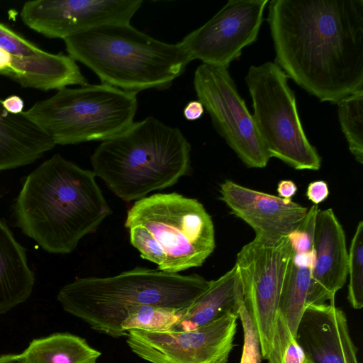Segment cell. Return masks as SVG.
Masks as SVG:
<instances>
[{
	"instance_id": "1",
	"label": "cell",
	"mask_w": 363,
	"mask_h": 363,
	"mask_svg": "<svg viewBox=\"0 0 363 363\" xmlns=\"http://www.w3.org/2000/svg\"><path fill=\"white\" fill-rule=\"evenodd\" d=\"M275 63L320 101L363 91V0H272Z\"/></svg>"
},
{
	"instance_id": "2",
	"label": "cell",
	"mask_w": 363,
	"mask_h": 363,
	"mask_svg": "<svg viewBox=\"0 0 363 363\" xmlns=\"http://www.w3.org/2000/svg\"><path fill=\"white\" fill-rule=\"evenodd\" d=\"M15 213L18 227L43 250L67 254L112 211L94 172L56 154L26 177Z\"/></svg>"
},
{
	"instance_id": "3",
	"label": "cell",
	"mask_w": 363,
	"mask_h": 363,
	"mask_svg": "<svg viewBox=\"0 0 363 363\" xmlns=\"http://www.w3.org/2000/svg\"><path fill=\"white\" fill-rule=\"evenodd\" d=\"M210 281L196 274L182 275L136 267L108 277H85L64 286L57 299L65 311L92 330L113 337L121 330L125 311L148 305L182 311L206 290Z\"/></svg>"
},
{
	"instance_id": "4",
	"label": "cell",
	"mask_w": 363,
	"mask_h": 363,
	"mask_svg": "<svg viewBox=\"0 0 363 363\" xmlns=\"http://www.w3.org/2000/svg\"><path fill=\"white\" fill-rule=\"evenodd\" d=\"M191 145L182 131L149 116L102 141L91 157L96 177L125 201L174 185L190 169Z\"/></svg>"
},
{
	"instance_id": "5",
	"label": "cell",
	"mask_w": 363,
	"mask_h": 363,
	"mask_svg": "<svg viewBox=\"0 0 363 363\" xmlns=\"http://www.w3.org/2000/svg\"><path fill=\"white\" fill-rule=\"evenodd\" d=\"M66 50L101 84L135 92L169 88L191 62L177 43H167L130 23L107 24L64 39Z\"/></svg>"
},
{
	"instance_id": "6",
	"label": "cell",
	"mask_w": 363,
	"mask_h": 363,
	"mask_svg": "<svg viewBox=\"0 0 363 363\" xmlns=\"http://www.w3.org/2000/svg\"><path fill=\"white\" fill-rule=\"evenodd\" d=\"M137 109V93L100 84L61 89L24 112L55 145H72L119 134Z\"/></svg>"
},
{
	"instance_id": "7",
	"label": "cell",
	"mask_w": 363,
	"mask_h": 363,
	"mask_svg": "<svg viewBox=\"0 0 363 363\" xmlns=\"http://www.w3.org/2000/svg\"><path fill=\"white\" fill-rule=\"evenodd\" d=\"M143 227L159 255L157 269L179 273L201 266L216 247L214 226L203 206L176 192L136 201L125 227Z\"/></svg>"
},
{
	"instance_id": "8",
	"label": "cell",
	"mask_w": 363,
	"mask_h": 363,
	"mask_svg": "<svg viewBox=\"0 0 363 363\" xmlns=\"http://www.w3.org/2000/svg\"><path fill=\"white\" fill-rule=\"evenodd\" d=\"M288 76L275 62L250 67L245 78L255 127L271 157L298 170H318L321 158L309 142Z\"/></svg>"
},
{
	"instance_id": "9",
	"label": "cell",
	"mask_w": 363,
	"mask_h": 363,
	"mask_svg": "<svg viewBox=\"0 0 363 363\" xmlns=\"http://www.w3.org/2000/svg\"><path fill=\"white\" fill-rule=\"evenodd\" d=\"M293 252L287 235H255L241 248L234 265L264 359L273 349L281 289Z\"/></svg>"
},
{
	"instance_id": "10",
	"label": "cell",
	"mask_w": 363,
	"mask_h": 363,
	"mask_svg": "<svg viewBox=\"0 0 363 363\" xmlns=\"http://www.w3.org/2000/svg\"><path fill=\"white\" fill-rule=\"evenodd\" d=\"M194 86L216 131L240 160L250 168L265 167L271 157L228 68L201 64Z\"/></svg>"
},
{
	"instance_id": "11",
	"label": "cell",
	"mask_w": 363,
	"mask_h": 363,
	"mask_svg": "<svg viewBox=\"0 0 363 363\" xmlns=\"http://www.w3.org/2000/svg\"><path fill=\"white\" fill-rule=\"evenodd\" d=\"M238 315L227 313L188 331L130 330L127 344L150 363H228L233 349Z\"/></svg>"
},
{
	"instance_id": "12",
	"label": "cell",
	"mask_w": 363,
	"mask_h": 363,
	"mask_svg": "<svg viewBox=\"0 0 363 363\" xmlns=\"http://www.w3.org/2000/svg\"><path fill=\"white\" fill-rule=\"evenodd\" d=\"M268 0H230L178 43L190 60L228 68L257 39Z\"/></svg>"
},
{
	"instance_id": "13",
	"label": "cell",
	"mask_w": 363,
	"mask_h": 363,
	"mask_svg": "<svg viewBox=\"0 0 363 363\" xmlns=\"http://www.w3.org/2000/svg\"><path fill=\"white\" fill-rule=\"evenodd\" d=\"M142 0H37L24 4L23 23L50 38H62L97 26L130 23Z\"/></svg>"
},
{
	"instance_id": "14",
	"label": "cell",
	"mask_w": 363,
	"mask_h": 363,
	"mask_svg": "<svg viewBox=\"0 0 363 363\" xmlns=\"http://www.w3.org/2000/svg\"><path fill=\"white\" fill-rule=\"evenodd\" d=\"M220 199L231 213L244 220L255 235L279 237L296 229L308 208L291 199L253 190L231 180L220 186Z\"/></svg>"
},
{
	"instance_id": "15",
	"label": "cell",
	"mask_w": 363,
	"mask_h": 363,
	"mask_svg": "<svg viewBox=\"0 0 363 363\" xmlns=\"http://www.w3.org/2000/svg\"><path fill=\"white\" fill-rule=\"evenodd\" d=\"M296 340L313 363H359L347 317L335 304H308Z\"/></svg>"
},
{
	"instance_id": "16",
	"label": "cell",
	"mask_w": 363,
	"mask_h": 363,
	"mask_svg": "<svg viewBox=\"0 0 363 363\" xmlns=\"http://www.w3.org/2000/svg\"><path fill=\"white\" fill-rule=\"evenodd\" d=\"M313 248L315 264L306 305L323 304L327 301L335 304V294L348 276V252L344 230L331 208L318 212Z\"/></svg>"
},
{
	"instance_id": "17",
	"label": "cell",
	"mask_w": 363,
	"mask_h": 363,
	"mask_svg": "<svg viewBox=\"0 0 363 363\" xmlns=\"http://www.w3.org/2000/svg\"><path fill=\"white\" fill-rule=\"evenodd\" d=\"M3 75L23 87L43 91L65 88L69 85L85 86L87 79L69 55L41 52L26 57L13 56Z\"/></svg>"
},
{
	"instance_id": "18",
	"label": "cell",
	"mask_w": 363,
	"mask_h": 363,
	"mask_svg": "<svg viewBox=\"0 0 363 363\" xmlns=\"http://www.w3.org/2000/svg\"><path fill=\"white\" fill-rule=\"evenodd\" d=\"M55 145L25 112L8 113L0 99V170L30 164Z\"/></svg>"
},
{
	"instance_id": "19",
	"label": "cell",
	"mask_w": 363,
	"mask_h": 363,
	"mask_svg": "<svg viewBox=\"0 0 363 363\" xmlns=\"http://www.w3.org/2000/svg\"><path fill=\"white\" fill-rule=\"evenodd\" d=\"M241 283L235 267L216 280L189 308L182 311L172 330L188 331L211 323L227 313L238 315L243 303Z\"/></svg>"
},
{
	"instance_id": "20",
	"label": "cell",
	"mask_w": 363,
	"mask_h": 363,
	"mask_svg": "<svg viewBox=\"0 0 363 363\" xmlns=\"http://www.w3.org/2000/svg\"><path fill=\"white\" fill-rule=\"evenodd\" d=\"M35 284L26 250L0 221V314L25 302Z\"/></svg>"
},
{
	"instance_id": "21",
	"label": "cell",
	"mask_w": 363,
	"mask_h": 363,
	"mask_svg": "<svg viewBox=\"0 0 363 363\" xmlns=\"http://www.w3.org/2000/svg\"><path fill=\"white\" fill-rule=\"evenodd\" d=\"M101 354L85 339L68 333L33 339L21 353L26 363H88Z\"/></svg>"
},
{
	"instance_id": "22",
	"label": "cell",
	"mask_w": 363,
	"mask_h": 363,
	"mask_svg": "<svg viewBox=\"0 0 363 363\" xmlns=\"http://www.w3.org/2000/svg\"><path fill=\"white\" fill-rule=\"evenodd\" d=\"M313 267L293 252L281 289L279 313L287 322L296 338L301 316L306 305Z\"/></svg>"
},
{
	"instance_id": "23",
	"label": "cell",
	"mask_w": 363,
	"mask_h": 363,
	"mask_svg": "<svg viewBox=\"0 0 363 363\" xmlns=\"http://www.w3.org/2000/svg\"><path fill=\"white\" fill-rule=\"evenodd\" d=\"M341 130L350 151L359 163H363V91L350 94L337 104Z\"/></svg>"
},
{
	"instance_id": "24",
	"label": "cell",
	"mask_w": 363,
	"mask_h": 363,
	"mask_svg": "<svg viewBox=\"0 0 363 363\" xmlns=\"http://www.w3.org/2000/svg\"><path fill=\"white\" fill-rule=\"evenodd\" d=\"M182 316V311L148 305L129 308L124 314L121 330L126 334L130 330L163 331L172 329Z\"/></svg>"
},
{
	"instance_id": "25",
	"label": "cell",
	"mask_w": 363,
	"mask_h": 363,
	"mask_svg": "<svg viewBox=\"0 0 363 363\" xmlns=\"http://www.w3.org/2000/svg\"><path fill=\"white\" fill-rule=\"evenodd\" d=\"M347 299L354 309L363 306V222L359 221L348 252Z\"/></svg>"
},
{
	"instance_id": "26",
	"label": "cell",
	"mask_w": 363,
	"mask_h": 363,
	"mask_svg": "<svg viewBox=\"0 0 363 363\" xmlns=\"http://www.w3.org/2000/svg\"><path fill=\"white\" fill-rule=\"evenodd\" d=\"M238 318L243 330V347L240 363H262V355L258 331L245 303L240 306Z\"/></svg>"
},
{
	"instance_id": "27",
	"label": "cell",
	"mask_w": 363,
	"mask_h": 363,
	"mask_svg": "<svg viewBox=\"0 0 363 363\" xmlns=\"http://www.w3.org/2000/svg\"><path fill=\"white\" fill-rule=\"evenodd\" d=\"M318 205L311 206L298 227L287 236L295 253L308 254L314 252L313 240Z\"/></svg>"
},
{
	"instance_id": "28",
	"label": "cell",
	"mask_w": 363,
	"mask_h": 363,
	"mask_svg": "<svg viewBox=\"0 0 363 363\" xmlns=\"http://www.w3.org/2000/svg\"><path fill=\"white\" fill-rule=\"evenodd\" d=\"M0 48L16 57L31 56L43 50L0 23Z\"/></svg>"
},
{
	"instance_id": "29",
	"label": "cell",
	"mask_w": 363,
	"mask_h": 363,
	"mask_svg": "<svg viewBox=\"0 0 363 363\" xmlns=\"http://www.w3.org/2000/svg\"><path fill=\"white\" fill-rule=\"evenodd\" d=\"M281 363H313L291 335L284 349Z\"/></svg>"
},
{
	"instance_id": "30",
	"label": "cell",
	"mask_w": 363,
	"mask_h": 363,
	"mask_svg": "<svg viewBox=\"0 0 363 363\" xmlns=\"http://www.w3.org/2000/svg\"><path fill=\"white\" fill-rule=\"evenodd\" d=\"M329 193L327 183L325 181L318 180L308 184L306 196L314 205H318L328 197Z\"/></svg>"
},
{
	"instance_id": "31",
	"label": "cell",
	"mask_w": 363,
	"mask_h": 363,
	"mask_svg": "<svg viewBox=\"0 0 363 363\" xmlns=\"http://www.w3.org/2000/svg\"><path fill=\"white\" fill-rule=\"evenodd\" d=\"M184 118L188 121L201 118L204 113V107L199 100L189 101L183 111Z\"/></svg>"
},
{
	"instance_id": "32",
	"label": "cell",
	"mask_w": 363,
	"mask_h": 363,
	"mask_svg": "<svg viewBox=\"0 0 363 363\" xmlns=\"http://www.w3.org/2000/svg\"><path fill=\"white\" fill-rule=\"evenodd\" d=\"M2 105L6 111L11 114L17 115L23 112L24 103L18 96H9L2 100Z\"/></svg>"
},
{
	"instance_id": "33",
	"label": "cell",
	"mask_w": 363,
	"mask_h": 363,
	"mask_svg": "<svg viewBox=\"0 0 363 363\" xmlns=\"http://www.w3.org/2000/svg\"><path fill=\"white\" fill-rule=\"evenodd\" d=\"M279 197L285 199H291L296 194L297 186L291 180H281L277 185V189Z\"/></svg>"
},
{
	"instance_id": "34",
	"label": "cell",
	"mask_w": 363,
	"mask_h": 363,
	"mask_svg": "<svg viewBox=\"0 0 363 363\" xmlns=\"http://www.w3.org/2000/svg\"><path fill=\"white\" fill-rule=\"evenodd\" d=\"M12 55L0 48V74H4L9 68Z\"/></svg>"
},
{
	"instance_id": "35",
	"label": "cell",
	"mask_w": 363,
	"mask_h": 363,
	"mask_svg": "<svg viewBox=\"0 0 363 363\" xmlns=\"http://www.w3.org/2000/svg\"><path fill=\"white\" fill-rule=\"evenodd\" d=\"M0 363H26L21 354H6L0 356Z\"/></svg>"
},
{
	"instance_id": "36",
	"label": "cell",
	"mask_w": 363,
	"mask_h": 363,
	"mask_svg": "<svg viewBox=\"0 0 363 363\" xmlns=\"http://www.w3.org/2000/svg\"><path fill=\"white\" fill-rule=\"evenodd\" d=\"M88 363H96V361H92V362H88Z\"/></svg>"
}]
</instances>
